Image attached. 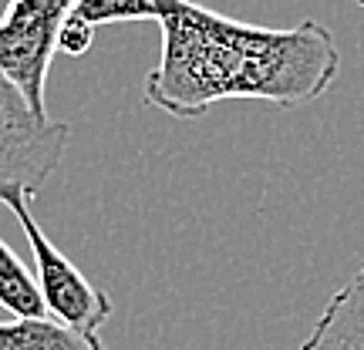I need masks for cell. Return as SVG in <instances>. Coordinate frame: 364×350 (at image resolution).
Instances as JSON below:
<instances>
[{
    "mask_svg": "<svg viewBox=\"0 0 364 350\" xmlns=\"http://www.w3.org/2000/svg\"><path fill=\"white\" fill-rule=\"evenodd\" d=\"M152 7L162 51L145 75V102L172 118H203L233 98L300 108L338 81V40L317 21L247 24L199 0H152Z\"/></svg>",
    "mask_w": 364,
    "mask_h": 350,
    "instance_id": "6da1fadb",
    "label": "cell"
},
{
    "mask_svg": "<svg viewBox=\"0 0 364 350\" xmlns=\"http://www.w3.org/2000/svg\"><path fill=\"white\" fill-rule=\"evenodd\" d=\"M0 206L17 216V226L24 229V239L34 253V276H38L44 310L61 327H71L78 334H98V327L112 317V300L105 290L91 283L88 276L54 246L48 233L38 226L31 212V195L24 189H7L0 195Z\"/></svg>",
    "mask_w": 364,
    "mask_h": 350,
    "instance_id": "7a4b0ae2",
    "label": "cell"
},
{
    "mask_svg": "<svg viewBox=\"0 0 364 350\" xmlns=\"http://www.w3.org/2000/svg\"><path fill=\"white\" fill-rule=\"evenodd\" d=\"M71 7L75 0H11L0 13V75L41 118H51L48 71L58 51V31Z\"/></svg>",
    "mask_w": 364,
    "mask_h": 350,
    "instance_id": "3957f363",
    "label": "cell"
},
{
    "mask_svg": "<svg viewBox=\"0 0 364 350\" xmlns=\"http://www.w3.org/2000/svg\"><path fill=\"white\" fill-rule=\"evenodd\" d=\"M71 142L65 121H51L31 111L21 91L0 75V195L24 189L31 199L51 179Z\"/></svg>",
    "mask_w": 364,
    "mask_h": 350,
    "instance_id": "277c9868",
    "label": "cell"
},
{
    "mask_svg": "<svg viewBox=\"0 0 364 350\" xmlns=\"http://www.w3.org/2000/svg\"><path fill=\"white\" fill-rule=\"evenodd\" d=\"M300 350H364V263L327 300Z\"/></svg>",
    "mask_w": 364,
    "mask_h": 350,
    "instance_id": "5b68a950",
    "label": "cell"
},
{
    "mask_svg": "<svg viewBox=\"0 0 364 350\" xmlns=\"http://www.w3.org/2000/svg\"><path fill=\"white\" fill-rule=\"evenodd\" d=\"M0 350H105L98 334H78L51 317L0 320Z\"/></svg>",
    "mask_w": 364,
    "mask_h": 350,
    "instance_id": "8992f818",
    "label": "cell"
},
{
    "mask_svg": "<svg viewBox=\"0 0 364 350\" xmlns=\"http://www.w3.org/2000/svg\"><path fill=\"white\" fill-rule=\"evenodd\" d=\"M0 307L11 317H48L38 276L17 260V253L4 243V236H0Z\"/></svg>",
    "mask_w": 364,
    "mask_h": 350,
    "instance_id": "52a82bcc",
    "label": "cell"
},
{
    "mask_svg": "<svg viewBox=\"0 0 364 350\" xmlns=\"http://www.w3.org/2000/svg\"><path fill=\"white\" fill-rule=\"evenodd\" d=\"M71 13L91 27L125 24V21H156L152 0H75Z\"/></svg>",
    "mask_w": 364,
    "mask_h": 350,
    "instance_id": "ba28073f",
    "label": "cell"
},
{
    "mask_svg": "<svg viewBox=\"0 0 364 350\" xmlns=\"http://www.w3.org/2000/svg\"><path fill=\"white\" fill-rule=\"evenodd\" d=\"M91 44H95V27L85 24L75 13H68L61 31H58V51L71 54V58H81V54H88Z\"/></svg>",
    "mask_w": 364,
    "mask_h": 350,
    "instance_id": "9c48e42d",
    "label": "cell"
},
{
    "mask_svg": "<svg viewBox=\"0 0 364 350\" xmlns=\"http://www.w3.org/2000/svg\"><path fill=\"white\" fill-rule=\"evenodd\" d=\"M354 4H361V7H364V0H354Z\"/></svg>",
    "mask_w": 364,
    "mask_h": 350,
    "instance_id": "30bf717a",
    "label": "cell"
}]
</instances>
